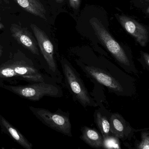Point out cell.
<instances>
[{
  "label": "cell",
  "instance_id": "cell-4",
  "mask_svg": "<svg viewBox=\"0 0 149 149\" xmlns=\"http://www.w3.org/2000/svg\"><path fill=\"white\" fill-rule=\"evenodd\" d=\"M3 88L30 101H39L45 96L61 97L63 95L62 91L60 87L44 81L26 85H4Z\"/></svg>",
  "mask_w": 149,
  "mask_h": 149
},
{
  "label": "cell",
  "instance_id": "cell-1",
  "mask_svg": "<svg viewBox=\"0 0 149 149\" xmlns=\"http://www.w3.org/2000/svg\"><path fill=\"white\" fill-rule=\"evenodd\" d=\"M76 62L86 76L105 86L111 93L123 97H132L136 94L135 79L115 65L81 60Z\"/></svg>",
  "mask_w": 149,
  "mask_h": 149
},
{
  "label": "cell",
  "instance_id": "cell-7",
  "mask_svg": "<svg viewBox=\"0 0 149 149\" xmlns=\"http://www.w3.org/2000/svg\"><path fill=\"white\" fill-rule=\"evenodd\" d=\"M30 28L36 37L40 50L46 61L49 69L59 81H62L63 76L57 67L54 58V50L53 43L46 33L37 25L31 23Z\"/></svg>",
  "mask_w": 149,
  "mask_h": 149
},
{
  "label": "cell",
  "instance_id": "cell-6",
  "mask_svg": "<svg viewBox=\"0 0 149 149\" xmlns=\"http://www.w3.org/2000/svg\"><path fill=\"white\" fill-rule=\"evenodd\" d=\"M19 77L31 81H44L40 72L32 65L28 64L24 60L14 59L0 66V77L8 78Z\"/></svg>",
  "mask_w": 149,
  "mask_h": 149
},
{
  "label": "cell",
  "instance_id": "cell-20",
  "mask_svg": "<svg viewBox=\"0 0 149 149\" xmlns=\"http://www.w3.org/2000/svg\"><path fill=\"white\" fill-rule=\"evenodd\" d=\"M3 47L0 45V57H1L2 56V54H3Z\"/></svg>",
  "mask_w": 149,
  "mask_h": 149
},
{
  "label": "cell",
  "instance_id": "cell-10",
  "mask_svg": "<svg viewBox=\"0 0 149 149\" xmlns=\"http://www.w3.org/2000/svg\"><path fill=\"white\" fill-rule=\"evenodd\" d=\"M111 134L124 141L132 137L136 130L118 113H112L109 118Z\"/></svg>",
  "mask_w": 149,
  "mask_h": 149
},
{
  "label": "cell",
  "instance_id": "cell-12",
  "mask_svg": "<svg viewBox=\"0 0 149 149\" xmlns=\"http://www.w3.org/2000/svg\"><path fill=\"white\" fill-rule=\"evenodd\" d=\"M14 1L27 13L47 20L46 9L40 0H14Z\"/></svg>",
  "mask_w": 149,
  "mask_h": 149
},
{
  "label": "cell",
  "instance_id": "cell-16",
  "mask_svg": "<svg viewBox=\"0 0 149 149\" xmlns=\"http://www.w3.org/2000/svg\"><path fill=\"white\" fill-rule=\"evenodd\" d=\"M136 148L139 149H149V131L141 132V141L137 144Z\"/></svg>",
  "mask_w": 149,
  "mask_h": 149
},
{
  "label": "cell",
  "instance_id": "cell-21",
  "mask_svg": "<svg viewBox=\"0 0 149 149\" xmlns=\"http://www.w3.org/2000/svg\"><path fill=\"white\" fill-rule=\"evenodd\" d=\"M55 1L56 2H57V3H59V4L62 3L64 1V0H55Z\"/></svg>",
  "mask_w": 149,
  "mask_h": 149
},
{
  "label": "cell",
  "instance_id": "cell-9",
  "mask_svg": "<svg viewBox=\"0 0 149 149\" xmlns=\"http://www.w3.org/2000/svg\"><path fill=\"white\" fill-rule=\"evenodd\" d=\"M119 22L125 30L133 36L142 47L146 46L148 40L147 29L133 19L121 15L118 17Z\"/></svg>",
  "mask_w": 149,
  "mask_h": 149
},
{
  "label": "cell",
  "instance_id": "cell-3",
  "mask_svg": "<svg viewBox=\"0 0 149 149\" xmlns=\"http://www.w3.org/2000/svg\"><path fill=\"white\" fill-rule=\"evenodd\" d=\"M60 62L65 84L74 98L84 108L97 107L98 104L90 95L76 69L65 58H62Z\"/></svg>",
  "mask_w": 149,
  "mask_h": 149
},
{
  "label": "cell",
  "instance_id": "cell-19",
  "mask_svg": "<svg viewBox=\"0 0 149 149\" xmlns=\"http://www.w3.org/2000/svg\"><path fill=\"white\" fill-rule=\"evenodd\" d=\"M5 28V26L3 25V23L1 22V16H0V29H3Z\"/></svg>",
  "mask_w": 149,
  "mask_h": 149
},
{
  "label": "cell",
  "instance_id": "cell-13",
  "mask_svg": "<svg viewBox=\"0 0 149 149\" xmlns=\"http://www.w3.org/2000/svg\"><path fill=\"white\" fill-rule=\"evenodd\" d=\"M80 138L87 144L92 148H102L103 138L102 134L94 128L84 126L81 129Z\"/></svg>",
  "mask_w": 149,
  "mask_h": 149
},
{
  "label": "cell",
  "instance_id": "cell-5",
  "mask_svg": "<svg viewBox=\"0 0 149 149\" xmlns=\"http://www.w3.org/2000/svg\"><path fill=\"white\" fill-rule=\"evenodd\" d=\"M33 114L49 128L66 136H72V126L69 114L62 111L52 112L47 109L29 106Z\"/></svg>",
  "mask_w": 149,
  "mask_h": 149
},
{
  "label": "cell",
  "instance_id": "cell-18",
  "mask_svg": "<svg viewBox=\"0 0 149 149\" xmlns=\"http://www.w3.org/2000/svg\"><path fill=\"white\" fill-rule=\"evenodd\" d=\"M70 7L74 9H78L80 6V0H69Z\"/></svg>",
  "mask_w": 149,
  "mask_h": 149
},
{
  "label": "cell",
  "instance_id": "cell-2",
  "mask_svg": "<svg viewBox=\"0 0 149 149\" xmlns=\"http://www.w3.org/2000/svg\"><path fill=\"white\" fill-rule=\"evenodd\" d=\"M98 40L103 44L126 73L138 75L139 72L132 61L121 45L112 37L103 25L96 18L90 21Z\"/></svg>",
  "mask_w": 149,
  "mask_h": 149
},
{
  "label": "cell",
  "instance_id": "cell-8",
  "mask_svg": "<svg viewBox=\"0 0 149 149\" xmlns=\"http://www.w3.org/2000/svg\"><path fill=\"white\" fill-rule=\"evenodd\" d=\"M10 31L12 37L19 44L33 54L40 55L36 39L27 28L13 23L11 24Z\"/></svg>",
  "mask_w": 149,
  "mask_h": 149
},
{
  "label": "cell",
  "instance_id": "cell-17",
  "mask_svg": "<svg viewBox=\"0 0 149 149\" xmlns=\"http://www.w3.org/2000/svg\"><path fill=\"white\" fill-rule=\"evenodd\" d=\"M142 57H143V68L147 70H149V54L144 52L142 53Z\"/></svg>",
  "mask_w": 149,
  "mask_h": 149
},
{
  "label": "cell",
  "instance_id": "cell-14",
  "mask_svg": "<svg viewBox=\"0 0 149 149\" xmlns=\"http://www.w3.org/2000/svg\"><path fill=\"white\" fill-rule=\"evenodd\" d=\"M94 117L95 123L100 130L103 139L111 135L110 123L108 118L98 110H96L94 114Z\"/></svg>",
  "mask_w": 149,
  "mask_h": 149
},
{
  "label": "cell",
  "instance_id": "cell-11",
  "mask_svg": "<svg viewBox=\"0 0 149 149\" xmlns=\"http://www.w3.org/2000/svg\"><path fill=\"white\" fill-rule=\"evenodd\" d=\"M0 128L1 131L7 134L17 143L26 149H33V145L25 136L0 114Z\"/></svg>",
  "mask_w": 149,
  "mask_h": 149
},
{
  "label": "cell",
  "instance_id": "cell-15",
  "mask_svg": "<svg viewBox=\"0 0 149 149\" xmlns=\"http://www.w3.org/2000/svg\"><path fill=\"white\" fill-rule=\"evenodd\" d=\"M118 139L112 135L104 139L102 148L105 149H121Z\"/></svg>",
  "mask_w": 149,
  "mask_h": 149
}]
</instances>
